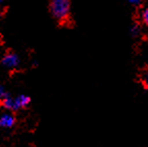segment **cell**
Masks as SVG:
<instances>
[{"instance_id":"1","label":"cell","mask_w":148,"mask_h":147,"mask_svg":"<svg viewBox=\"0 0 148 147\" xmlns=\"http://www.w3.org/2000/svg\"><path fill=\"white\" fill-rule=\"evenodd\" d=\"M49 10L59 24H66L71 20V1L69 0H53L49 4Z\"/></svg>"},{"instance_id":"2","label":"cell","mask_w":148,"mask_h":147,"mask_svg":"<svg viewBox=\"0 0 148 147\" xmlns=\"http://www.w3.org/2000/svg\"><path fill=\"white\" fill-rule=\"evenodd\" d=\"M2 105L4 108L8 110H19V109L25 108L30 103V98L26 95H20L16 98H12L8 95H4L2 98Z\"/></svg>"},{"instance_id":"3","label":"cell","mask_w":148,"mask_h":147,"mask_svg":"<svg viewBox=\"0 0 148 147\" xmlns=\"http://www.w3.org/2000/svg\"><path fill=\"white\" fill-rule=\"evenodd\" d=\"M2 64L6 67H16L19 64V57L14 53V52L8 51L2 58Z\"/></svg>"},{"instance_id":"4","label":"cell","mask_w":148,"mask_h":147,"mask_svg":"<svg viewBox=\"0 0 148 147\" xmlns=\"http://www.w3.org/2000/svg\"><path fill=\"white\" fill-rule=\"evenodd\" d=\"M16 118L15 116L10 115V114H4L2 117L0 118V126L2 128H12L15 124Z\"/></svg>"},{"instance_id":"5","label":"cell","mask_w":148,"mask_h":147,"mask_svg":"<svg viewBox=\"0 0 148 147\" xmlns=\"http://www.w3.org/2000/svg\"><path fill=\"white\" fill-rule=\"evenodd\" d=\"M141 32H142V27L139 23H134V24L131 25L130 27V34H131L132 37L134 38H137L141 35Z\"/></svg>"},{"instance_id":"6","label":"cell","mask_w":148,"mask_h":147,"mask_svg":"<svg viewBox=\"0 0 148 147\" xmlns=\"http://www.w3.org/2000/svg\"><path fill=\"white\" fill-rule=\"evenodd\" d=\"M140 19L141 22L143 23V25L148 27V6L143 8L140 12Z\"/></svg>"},{"instance_id":"7","label":"cell","mask_w":148,"mask_h":147,"mask_svg":"<svg viewBox=\"0 0 148 147\" xmlns=\"http://www.w3.org/2000/svg\"><path fill=\"white\" fill-rule=\"evenodd\" d=\"M140 81L142 86L144 87V89L148 91V69H146V71H144L143 73L141 74Z\"/></svg>"},{"instance_id":"8","label":"cell","mask_w":148,"mask_h":147,"mask_svg":"<svg viewBox=\"0 0 148 147\" xmlns=\"http://www.w3.org/2000/svg\"><path fill=\"white\" fill-rule=\"evenodd\" d=\"M127 2L130 5H132V6H134V8H140L141 5H142V1L141 0H128Z\"/></svg>"},{"instance_id":"9","label":"cell","mask_w":148,"mask_h":147,"mask_svg":"<svg viewBox=\"0 0 148 147\" xmlns=\"http://www.w3.org/2000/svg\"><path fill=\"white\" fill-rule=\"evenodd\" d=\"M1 2H2V1H0V16H2L3 12H5V8L2 6V3H1Z\"/></svg>"},{"instance_id":"10","label":"cell","mask_w":148,"mask_h":147,"mask_svg":"<svg viewBox=\"0 0 148 147\" xmlns=\"http://www.w3.org/2000/svg\"><path fill=\"white\" fill-rule=\"evenodd\" d=\"M3 96H4V93H3V90L0 88V101H2Z\"/></svg>"}]
</instances>
